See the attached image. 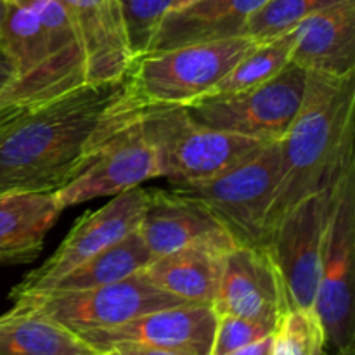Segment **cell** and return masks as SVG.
Instances as JSON below:
<instances>
[{"mask_svg":"<svg viewBox=\"0 0 355 355\" xmlns=\"http://www.w3.org/2000/svg\"><path fill=\"white\" fill-rule=\"evenodd\" d=\"M139 110L121 78L85 82L9 121L0 128V193H55Z\"/></svg>","mask_w":355,"mask_h":355,"instance_id":"6da1fadb","label":"cell"},{"mask_svg":"<svg viewBox=\"0 0 355 355\" xmlns=\"http://www.w3.org/2000/svg\"><path fill=\"white\" fill-rule=\"evenodd\" d=\"M16 76H17L16 68H14L12 62H10L9 59L2 54V51H0V92L6 89V87L9 85Z\"/></svg>","mask_w":355,"mask_h":355,"instance_id":"f546056e","label":"cell"},{"mask_svg":"<svg viewBox=\"0 0 355 355\" xmlns=\"http://www.w3.org/2000/svg\"><path fill=\"white\" fill-rule=\"evenodd\" d=\"M151 260L153 257L144 239L139 231H134L69 270L49 291L90 290L118 283L144 270Z\"/></svg>","mask_w":355,"mask_h":355,"instance_id":"7402d4cb","label":"cell"},{"mask_svg":"<svg viewBox=\"0 0 355 355\" xmlns=\"http://www.w3.org/2000/svg\"><path fill=\"white\" fill-rule=\"evenodd\" d=\"M224 255L203 248H182L151 260L141 274L156 288L186 304L211 305Z\"/></svg>","mask_w":355,"mask_h":355,"instance_id":"ffe728a7","label":"cell"},{"mask_svg":"<svg viewBox=\"0 0 355 355\" xmlns=\"http://www.w3.org/2000/svg\"><path fill=\"white\" fill-rule=\"evenodd\" d=\"M355 75L307 71L300 110L281 139V177L266 238L290 208L331 186L354 163ZM266 243V241H263Z\"/></svg>","mask_w":355,"mask_h":355,"instance_id":"7a4b0ae2","label":"cell"},{"mask_svg":"<svg viewBox=\"0 0 355 355\" xmlns=\"http://www.w3.org/2000/svg\"><path fill=\"white\" fill-rule=\"evenodd\" d=\"M78 45L68 10L59 0L9 3L0 24V51L17 75Z\"/></svg>","mask_w":355,"mask_h":355,"instance_id":"9a60e30c","label":"cell"},{"mask_svg":"<svg viewBox=\"0 0 355 355\" xmlns=\"http://www.w3.org/2000/svg\"><path fill=\"white\" fill-rule=\"evenodd\" d=\"M101 355H107V354H104V352H101Z\"/></svg>","mask_w":355,"mask_h":355,"instance_id":"e575fe53","label":"cell"},{"mask_svg":"<svg viewBox=\"0 0 355 355\" xmlns=\"http://www.w3.org/2000/svg\"><path fill=\"white\" fill-rule=\"evenodd\" d=\"M272 335V333H270ZM270 335L266 338L259 340V342H253L250 345L243 347V349L234 350V352L227 355H269L270 352Z\"/></svg>","mask_w":355,"mask_h":355,"instance_id":"f1b7e54d","label":"cell"},{"mask_svg":"<svg viewBox=\"0 0 355 355\" xmlns=\"http://www.w3.org/2000/svg\"><path fill=\"white\" fill-rule=\"evenodd\" d=\"M61 211L54 193H0V263L37 259Z\"/></svg>","mask_w":355,"mask_h":355,"instance_id":"d6986e66","label":"cell"},{"mask_svg":"<svg viewBox=\"0 0 355 355\" xmlns=\"http://www.w3.org/2000/svg\"><path fill=\"white\" fill-rule=\"evenodd\" d=\"M211 307L215 314L276 326L288 311V304L279 270L266 246L238 245L222 257L220 279Z\"/></svg>","mask_w":355,"mask_h":355,"instance_id":"4fadbf2b","label":"cell"},{"mask_svg":"<svg viewBox=\"0 0 355 355\" xmlns=\"http://www.w3.org/2000/svg\"><path fill=\"white\" fill-rule=\"evenodd\" d=\"M326 347L314 309H290L274 326L269 355H324Z\"/></svg>","mask_w":355,"mask_h":355,"instance_id":"d4e9b609","label":"cell"},{"mask_svg":"<svg viewBox=\"0 0 355 355\" xmlns=\"http://www.w3.org/2000/svg\"><path fill=\"white\" fill-rule=\"evenodd\" d=\"M139 125L173 187L207 182L267 144L198 123L184 107H141Z\"/></svg>","mask_w":355,"mask_h":355,"instance_id":"277c9868","label":"cell"},{"mask_svg":"<svg viewBox=\"0 0 355 355\" xmlns=\"http://www.w3.org/2000/svg\"><path fill=\"white\" fill-rule=\"evenodd\" d=\"M340 177L331 186L311 194L290 208L270 229L263 243L283 279L288 311L314 309L326 229Z\"/></svg>","mask_w":355,"mask_h":355,"instance_id":"9c48e42d","label":"cell"},{"mask_svg":"<svg viewBox=\"0 0 355 355\" xmlns=\"http://www.w3.org/2000/svg\"><path fill=\"white\" fill-rule=\"evenodd\" d=\"M255 44L239 35L146 52L125 75L127 96L139 107L189 106L210 96Z\"/></svg>","mask_w":355,"mask_h":355,"instance_id":"3957f363","label":"cell"},{"mask_svg":"<svg viewBox=\"0 0 355 355\" xmlns=\"http://www.w3.org/2000/svg\"><path fill=\"white\" fill-rule=\"evenodd\" d=\"M146 203L148 191L139 186L116 194L104 207L83 214L59 248L10 290V300L49 291L69 270L137 231Z\"/></svg>","mask_w":355,"mask_h":355,"instance_id":"30bf717a","label":"cell"},{"mask_svg":"<svg viewBox=\"0 0 355 355\" xmlns=\"http://www.w3.org/2000/svg\"><path fill=\"white\" fill-rule=\"evenodd\" d=\"M293 30L269 42H260V44L253 45L236 62V66L225 75V78L215 87L210 96L239 92V90L255 87L279 75L290 64L291 51L295 45Z\"/></svg>","mask_w":355,"mask_h":355,"instance_id":"603a6c76","label":"cell"},{"mask_svg":"<svg viewBox=\"0 0 355 355\" xmlns=\"http://www.w3.org/2000/svg\"><path fill=\"white\" fill-rule=\"evenodd\" d=\"M354 253L355 163L336 184L314 300V312L324 329L326 345L333 347L335 352L354 349Z\"/></svg>","mask_w":355,"mask_h":355,"instance_id":"52a82bcc","label":"cell"},{"mask_svg":"<svg viewBox=\"0 0 355 355\" xmlns=\"http://www.w3.org/2000/svg\"><path fill=\"white\" fill-rule=\"evenodd\" d=\"M158 177H162L158 156L139 125L137 113L71 182L55 191L54 198L58 207L66 210L97 198L116 196Z\"/></svg>","mask_w":355,"mask_h":355,"instance_id":"8fae6325","label":"cell"},{"mask_svg":"<svg viewBox=\"0 0 355 355\" xmlns=\"http://www.w3.org/2000/svg\"><path fill=\"white\" fill-rule=\"evenodd\" d=\"M68 10L90 83L121 80L134 54L128 45L120 0H59Z\"/></svg>","mask_w":355,"mask_h":355,"instance_id":"2e32d148","label":"cell"},{"mask_svg":"<svg viewBox=\"0 0 355 355\" xmlns=\"http://www.w3.org/2000/svg\"><path fill=\"white\" fill-rule=\"evenodd\" d=\"M217 314L208 304H184L139 315L107 329L80 333L97 352L120 343L156 347L179 355H210Z\"/></svg>","mask_w":355,"mask_h":355,"instance_id":"5bb4252c","label":"cell"},{"mask_svg":"<svg viewBox=\"0 0 355 355\" xmlns=\"http://www.w3.org/2000/svg\"><path fill=\"white\" fill-rule=\"evenodd\" d=\"M272 329L274 328L270 326L238 318V315L217 314L210 355H227L234 352V350L269 336Z\"/></svg>","mask_w":355,"mask_h":355,"instance_id":"4316f807","label":"cell"},{"mask_svg":"<svg viewBox=\"0 0 355 355\" xmlns=\"http://www.w3.org/2000/svg\"><path fill=\"white\" fill-rule=\"evenodd\" d=\"M307 71L290 64L267 82L239 92L208 96L184 110L194 121L263 142L281 141L300 110Z\"/></svg>","mask_w":355,"mask_h":355,"instance_id":"ba28073f","label":"cell"},{"mask_svg":"<svg viewBox=\"0 0 355 355\" xmlns=\"http://www.w3.org/2000/svg\"><path fill=\"white\" fill-rule=\"evenodd\" d=\"M290 62L319 75H355V0L305 17L295 28Z\"/></svg>","mask_w":355,"mask_h":355,"instance_id":"e0dca14e","label":"cell"},{"mask_svg":"<svg viewBox=\"0 0 355 355\" xmlns=\"http://www.w3.org/2000/svg\"><path fill=\"white\" fill-rule=\"evenodd\" d=\"M0 355H101L69 329L30 312L0 315Z\"/></svg>","mask_w":355,"mask_h":355,"instance_id":"44dd1931","label":"cell"},{"mask_svg":"<svg viewBox=\"0 0 355 355\" xmlns=\"http://www.w3.org/2000/svg\"><path fill=\"white\" fill-rule=\"evenodd\" d=\"M12 309L49 319L75 335L107 329L186 302L165 293L141 272L118 283L78 291H45L12 298Z\"/></svg>","mask_w":355,"mask_h":355,"instance_id":"8992f818","label":"cell"},{"mask_svg":"<svg viewBox=\"0 0 355 355\" xmlns=\"http://www.w3.org/2000/svg\"><path fill=\"white\" fill-rule=\"evenodd\" d=\"M107 355H179L168 352V350L156 349V347L149 345H139V343H120V345H113L107 350H104Z\"/></svg>","mask_w":355,"mask_h":355,"instance_id":"83f0119b","label":"cell"},{"mask_svg":"<svg viewBox=\"0 0 355 355\" xmlns=\"http://www.w3.org/2000/svg\"><path fill=\"white\" fill-rule=\"evenodd\" d=\"M342 2L345 0H267L246 21L243 35L257 44L269 42L297 28L311 14Z\"/></svg>","mask_w":355,"mask_h":355,"instance_id":"cb8c5ba5","label":"cell"},{"mask_svg":"<svg viewBox=\"0 0 355 355\" xmlns=\"http://www.w3.org/2000/svg\"><path fill=\"white\" fill-rule=\"evenodd\" d=\"M175 0H120L121 16L128 45L134 54H146L163 17L172 10Z\"/></svg>","mask_w":355,"mask_h":355,"instance_id":"484cf974","label":"cell"},{"mask_svg":"<svg viewBox=\"0 0 355 355\" xmlns=\"http://www.w3.org/2000/svg\"><path fill=\"white\" fill-rule=\"evenodd\" d=\"M7 6H9V3H7L6 0H0V24H2V19H3V16H6Z\"/></svg>","mask_w":355,"mask_h":355,"instance_id":"1f68e13d","label":"cell"},{"mask_svg":"<svg viewBox=\"0 0 355 355\" xmlns=\"http://www.w3.org/2000/svg\"><path fill=\"white\" fill-rule=\"evenodd\" d=\"M335 355H355V349L342 350V352H335Z\"/></svg>","mask_w":355,"mask_h":355,"instance_id":"d6a6232c","label":"cell"},{"mask_svg":"<svg viewBox=\"0 0 355 355\" xmlns=\"http://www.w3.org/2000/svg\"><path fill=\"white\" fill-rule=\"evenodd\" d=\"M7 3H24V2H28V0H6Z\"/></svg>","mask_w":355,"mask_h":355,"instance_id":"836d02e7","label":"cell"},{"mask_svg":"<svg viewBox=\"0 0 355 355\" xmlns=\"http://www.w3.org/2000/svg\"><path fill=\"white\" fill-rule=\"evenodd\" d=\"M137 231L153 260L182 248H203L224 255L238 246L203 201L180 189L148 191Z\"/></svg>","mask_w":355,"mask_h":355,"instance_id":"7c38bea8","label":"cell"},{"mask_svg":"<svg viewBox=\"0 0 355 355\" xmlns=\"http://www.w3.org/2000/svg\"><path fill=\"white\" fill-rule=\"evenodd\" d=\"M267 0H196L170 10L159 23L148 52L165 51L194 42L243 35L246 21Z\"/></svg>","mask_w":355,"mask_h":355,"instance_id":"ac0fdd59","label":"cell"},{"mask_svg":"<svg viewBox=\"0 0 355 355\" xmlns=\"http://www.w3.org/2000/svg\"><path fill=\"white\" fill-rule=\"evenodd\" d=\"M193 2H196V0H175V2H173L172 10H175V9H182V7L189 6V3H193Z\"/></svg>","mask_w":355,"mask_h":355,"instance_id":"4dcf8cb0","label":"cell"},{"mask_svg":"<svg viewBox=\"0 0 355 355\" xmlns=\"http://www.w3.org/2000/svg\"><path fill=\"white\" fill-rule=\"evenodd\" d=\"M279 177L281 141H274L207 182L175 189L203 201L238 245L263 246Z\"/></svg>","mask_w":355,"mask_h":355,"instance_id":"5b68a950","label":"cell"}]
</instances>
